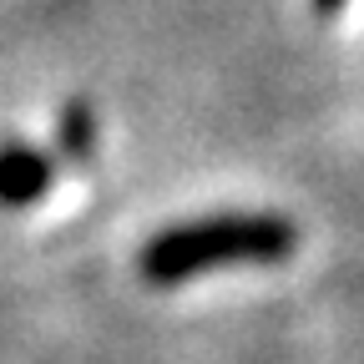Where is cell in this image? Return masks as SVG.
Returning <instances> with one entry per match:
<instances>
[{"label":"cell","mask_w":364,"mask_h":364,"mask_svg":"<svg viewBox=\"0 0 364 364\" xmlns=\"http://www.w3.org/2000/svg\"><path fill=\"white\" fill-rule=\"evenodd\" d=\"M56 147H61V157L66 162H91V152H97V117H91V107L86 102H71L66 112H61V122H56Z\"/></svg>","instance_id":"obj_3"},{"label":"cell","mask_w":364,"mask_h":364,"mask_svg":"<svg viewBox=\"0 0 364 364\" xmlns=\"http://www.w3.org/2000/svg\"><path fill=\"white\" fill-rule=\"evenodd\" d=\"M344 0H314V11H339Z\"/></svg>","instance_id":"obj_4"},{"label":"cell","mask_w":364,"mask_h":364,"mask_svg":"<svg viewBox=\"0 0 364 364\" xmlns=\"http://www.w3.org/2000/svg\"><path fill=\"white\" fill-rule=\"evenodd\" d=\"M51 182H56L51 152L21 142V136L0 142V208H31L51 193Z\"/></svg>","instance_id":"obj_2"},{"label":"cell","mask_w":364,"mask_h":364,"mask_svg":"<svg viewBox=\"0 0 364 364\" xmlns=\"http://www.w3.org/2000/svg\"><path fill=\"white\" fill-rule=\"evenodd\" d=\"M294 253V223L273 213H218L177 223L142 248V279L157 289L188 284L228 263H279Z\"/></svg>","instance_id":"obj_1"}]
</instances>
